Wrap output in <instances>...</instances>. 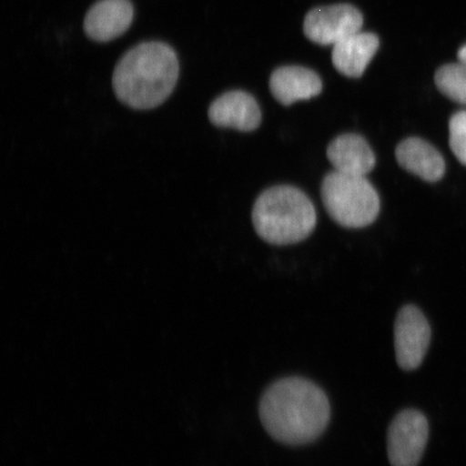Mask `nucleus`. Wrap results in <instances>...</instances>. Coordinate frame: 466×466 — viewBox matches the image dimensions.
I'll use <instances>...</instances> for the list:
<instances>
[{
  "label": "nucleus",
  "instance_id": "nucleus-10",
  "mask_svg": "<svg viewBox=\"0 0 466 466\" xmlns=\"http://www.w3.org/2000/svg\"><path fill=\"white\" fill-rule=\"evenodd\" d=\"M322 80L317 73L301 66H284L271 75L270 90L285 106L297 101L310 100L322 92Z\"/></svg>",
  "mask_w": 466,
  "mask_h": 466
},
{
  "label": "nucleus",
  "instance_id": "nucleus-6",
  "mask_svg": "<svg viewBox=\"0 0 466 466\" xmlns=\"http://www.w3.org/2000/svg\"><path fill=\"white\" fill-rule=\"evenodd\" d=\"M431 326L420 309H400L394 325L396 360L401 370L411 371L423 362L431 342Z\"/></svg>",
  "mask_w": 466,
  "mask_h": 466
},
{
  "label": "nucleus",
  "instance_id": "nucleus-2",
  "mask_svg": "<svg viewBox=\"0 0 466 466\" xmlns=\"http://www.w3.org/2000/svg\"><path fill=\"white\" fill-rule=\"evenodd\" d=\"M179 77L177 52L166 43H142L116 64L113 87L121 103L132 109L160 106L172 95Z\"/></svg>",
  "mask_w": 466,
  "mask_h": 466
},
{
  "label": "nucleus",
  "instance_id": "nucleus-16",
  "mask_svg": "<svg viewBox=\"0 0 466 466\" xmlns=\"http://www.w3.org/2000/svg\"><path fill=\"white\" fill-rule=\"evenodd\" d=\"M459 62L465 64L466 66V45L462 46L458 52Z\"/></svg>",
  "mask_w": 466,
  "mask_h": 466
},
{
  "label": "nucleus",
  "instance_id": "nucleus-13",
  "mask_svg": "<svg viewBox=\"0 0 466 466\" xmlns=\"http://www.w3.org/2000/svg\"><path fill=\"white\" fill-rule=\"evenodd\" d=\"M378 48L375 34L359 32L336 44L331 58L338 72L350 78H360Z\"/></svg>",
  "mask_w": 466,
  "mask_h": 466
},
{
  "label": "nucleus",
  "instance_id": "nucleus-5",
  "mask_svg": "<svg viewBox=\"0 0 466 466\" xmlns=\"http://www.w3.org/2000/svg\"><path fill=\"white\" fill-rule=\"evenodd\" d=\"M429 421L422 412L405 410L388 431V456L392 466H418L429 440Z\"/></svg>",
  "mask_w": 466,
  "mask_h": 466
},
{
  "label": "nucleus",
  "instance_id": "nucleus-9",
  "mask_svg": "<svg viewBox=\"0 0 466 466\" xmlns=\"http://www.w3.org/2000/svg\"><path fill=\"white\" fill-rule=\"evenodd\" d=\"M208 118L215 127L250 132L260 126L261 113L252 96L235 90L225 93L211 104Z\"/></svg>",
  "mask_w": 466,
  "mask_h": 466
},
{
  "label": "nucleus",
  "instance_id": "nucleus-8",
  "mask_svg": "<svg viewBox=\"0 0 466 466\" xmlns=\"http://www.w3.org/2000/svg\"><path fill=\"white\" fill-rule=\"evenodd\" d=\"M133 16L130 0H98L85 17V33L93 42H112L130 28Z\"/></svg>",
  "mask_w": 466,
  "mask_h": 466
},
{
  "label": "nucleus",
  "instance_id": "nucleus-11",
  "mask_svg": "<svg viewBox=\"0 0 466 466\" xmlns=\"http://www.w3.org/2000/svg\"><path fill=\"white\" fill-rule=\"evenodd\" d=\"M328 158L335 171L359 177H366L376 166L374 151L358 134H343L336 137L329 146Z\"/></svg>",
  "mask_w": 466,
  "mask_h": 466
},
{
  "label": "nucleus",
  "instance_id": "nucleus-14",
  "mask_svg": "<svg viewBox=\"0 0 466 466\" xmlns=\"http://www.w3.org/2000/svg\"><path fill=\"white\" fill-rule=\"evenodd\" d=\"M435 84L439 90L451 100L466 104V66L465 64H446L437 69Z\"/></svg>",
  "mask_w": 466,
  "mask_h": 466
},
{
  "label": "nucleus",
  "instance_id": "nucleus-3",
  "mask_svg": "<svg viewBox=\"0 0 466 466\" xmlns=\"http://www.w3.org/2000/svg\"><path fill=\"white\" fill-rule=\"evenodd\" d=\"M252 218L262 240L276 246L305 240L317 225L312 202L291 186H277L262 192L255 202Z\"/></svg>",
  "mask_w": 466,
  "mask_h": 466
},
{
  "label": "nucleus",
  "instance_id": "nucleus-1",
  "mask_svg": "<svg viewBox=\"0 0 466 466\" xmlns=\"http://www.w3.org/2000/svg\"><path fill=\"white\" fill-rule=\"evenodd\" d=\"M259 416L273 440L289 446L310 444L328 428L330 405L316 383L300 377L279 379L261 396Z\"/></svg>",
  "mask_w": 466,
  "mask_h": 466
},
{
  "label": "nucleus",
  "instance_id": "nucleus-4",
  "mask_svg": "<svg viewBox=\"0 0 466 466\" xmlns=\"http://www.w3.org/2000/svg\"><path fill=\"white\" fill-rule=\"evenodd\" d=\"M326 211L347 228H363L376 220L380 211L378 192L366 177L337 171L326 175L322 184Z\"/></svg>",
  "mask_w": 466,
  "mask_h": 466
},
{
  "label": "nucleus",
  "instance_id": "nucleus-7",
  "mask_svg": "<svg viewBox=\"0 0 466 466\" xmlns=\"http://www.w3.org/2000/svg\"><path fill=\"white\" fill-rule=\"evenodd\" d=\"M363 15L351 5H326L310 11L306 16V36L320 46H335L360 32Z\"/></svg>",
  "mask_w": 466,
  "mask_h": 466
},
{
  "label": "nucleus",
  "instance_id": "nucleus-15",
  "mask_svg": "<svg viewBox=\"0 0 466 466\" xmlns=\"http://www.w3.org/2000/svg\"><path fill=\"white\" fill-rule=\"evenodd\" d=\"M450 145L457 159L466 166V112H459L450 121Z\"/></svg>",
  "mask_w": 466,
  "mask_h": 466
},
{
  "label": "nucleus",
  "instance_id": "nucleus-12",
  "mask_svg": "<svg viewBox=\"0 0 466 466\" xmlns=\"http://www.w3.org/2000/svg\"><path fill=\"white\" fill-rule=\"evenodd\" d=\"M395 155L401 167L427 182H437L444 177V158L439 150L421 138L405 139L396 148Z\"/></svg>",
  "mask_w": 466,
  "mask_h": 466
}]
</instances>
